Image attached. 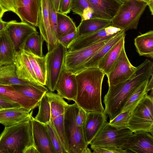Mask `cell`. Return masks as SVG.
<instances>
[{
  "label": "cell",
  "mask_w": 153,
  "mask_h": 153,
  "mask_svg": "<svg viewBox=\"0 0 153 153\" xmlns=\"http://www.w3.org/2000/svg\"><path fill=\"white\" fill-rule=\"evenodd\" d=\"M49 0H41V8L39 13L37 26L40 34L47 43L48 52L53 49L58 43L53 36L49 20Z\"/></svg>",
  "instance_id": "obj_15"
},
{
  "label": "cell",
  "mask_w": 153,
  "mask_h": 153,
  "mask_svg": "<svg viewBox=\"0 0 153 153\" xmlns=\"http://www.w3.org/2000/svg\"><path fill=\"white\" fill-rule=\"evenodd\" d=\"M87 112L79 106V110L76 117V123L78 127L83 128L86 120Z\"/></svg>",
  "instance_id": "obj_45"
},
{
  "label": "cell",
  "mask_w": 153,
  "mask_h": 153,
  "mask_svg": "<svg viewBox=\"0 0 153 153\" xmlns=\"http://www.w3.org/2000/svg\"><path fill=\"white\" fill-rule=\"evenodd\" d=\"M133 132L144 131L153 134V97L148 94L133 109L128 122Z\"/></svg>",
  "instance_id": "obj_6"
},
{
  "label": "cell",
  "mask_w": 153,
  "mask_h": 153,
  "mask_svg": "<svg viewBox=\"0 0 153 153\" xmlns=\"http://www.w3.org/2000/svg\"><path fill=\"white\" fill-rule=\"evenodd\" d=\"M45 94L49 102L51 110V121L57 117L64 114L68 104L58 94L48 91Z\"/></svg>",
  "instance_id": "obj_30"
},
{
  "label": "cell",
  "mask_w": 153,
  "mask_h": 153,
  "mask_svg": "<svg viewBox=\"0 0 153 153\" xmlns=\"http://www.w3.org/2000/svg\"><path fill=\"white\" fill-rule=\"evenodd\" d=\"M25 153H39L35 146H32L28 147L25 150Z\"/></svg>",
  "instance_id": "obj_47"
},
{
  "label": "cell",
  "mask_w": 153,
  "mask_h": 153,
  "mask_svg": "<svg viewBox=\"0 0 153 153\" xmlns=\"http://www.w3.org/2000/svg\"><path fill=\"white\" fill-rule=\"evenodd\" d=\"M111 25V20L94 18L81 21L77 27L79 36L90 34Z\"/></svg>",
  "instance_id": "obj_26"
},
{
  "label": "cell",
  "mask_w": 153,
  "mask_h": 153,
  "mask_svg": "<svg viewBox=\"0 0 153 153\" xmlns=\"http://www.w3.org/2000/svg\"><path fill=\"white\" fill-rule=\"evenodd\" d=\"M0 94L30 112L38 106L39 102L21 93L12 85L0 84Z\"/></svg>",
  "instance_id": "obj_21"
},
{
  "label": "cell",
  "mask_w": 153,
  "mask_h": 153,
  "mask_svg": "<svg viewBox=\"0 0 153 153\" xmlns=\"http://www.w3.org/2000/svg\"><path fill=\"white\" fill-rule=\"evenodd\" d=\"M16 0H0V6L4 12L11 11L16 13Z\"/></svg>",
  "instance_id": "obj_44"
},
{
  "label": "cell",
  "mask_w": 153,
  "mask_h": 153,
  "mask_svg": "<svg viewBox=\"0 0 153 153\" xmlns=\"http://www.w3.org/2000/svg\"><path fill=\"white\" fill-rule=\"evenodd\" d=\"M122 148L127 153H153V135L144 131L133 132Z\"/></svg>",
  "instance_id": "obj_13"
},
{
  "label": "cell",
  "mask_w": 153,
  "mask_h": 153,
  "mask_svg": "<svg viewBox=\"0 0 153 153\" xmlns=\"http://www.w3.org/2000/svg\"><path fill=\"white\" fill-rule=\"evenodd\" d=\"M0 106L3 109L22 108L18 104L11 101L0 94Z\"/></svg>",
  "instance_id": "obj_42"
},
{
  "label": "cell",
  "mask_w": 153,
  "mask_h": 153,
  "mask_svg": "<svg viewBox=\"0 0 153 153\" xmlns=\"http://www.w3.org/2000/svg\"><path fill=\"white\" fill-rule=\"evenodd\" d=\"M137 67L130 62L123 48L111 72L107 76L109 87L116 85L134 77Z\"/></svg>",
  "instance_id": "obj_10"
},
{
  "label": "cell",
  "mask_w": 153,
  "mask_h": 153,
  "mask_svg": "<svg viewBox=\"0 0 153 153\" xmlns=\"http://www.w3.org/2000/svg\"><path fill=\"white\" fill-rule=\"evenodd\" d=\"M71 10L74 14L78 15L80 17L85 11L88 10H93L87 0H74Z\"/></svg>",
  "instance_id": "obj_40"
},
{
  "label": "cell",
  "mask_w": 153,
  "mask_h": 153,
  "mask_svg": "<svg viewBox=\"0 0 153 153\" xmlns=\"http://www.w3.org/2000/svg\"><path fill=\"white\" fill-rule=\"evenodd\" d=\"M125 32L124 30H122L109 40L82 65L78 72L86 68L97 67V65L100 61L117 42L123 37L125 36Z\"/></svg>",
  "instance_id": "obj_24"
},
{
  "label": "cell",
  "mask_w": 153,
  "mask_h": 153,
  "mask_svg": "<svg viewBox=\"0 0 153 153\" xmlns=\"http://www.w3.org/2000/svg\"><path fill=\"white\" fill-rule=\"evenodd\" d=\"M18 78L33 84L41 85L38 82L27 55L20 49L16 51L13 59Z\"/></svg>",
  "instance_id": "obj_16"
},
{
  "label": "cell",
  "mask_w": 153,
  "mask_h": 153,
  "mask_svg": "<svg viewBox=\"0 0 153 153\" xmlns=\"http://www.w3.org/2000/svg\"><path fill=\"white\" fill-rule=\"evenodd\" d=\"M48 10L49 22L52 33L55 38L58 40L57 16L52 0H49Z\"/></svg>",
  "instance_id": "obj_39"
},
{
  "label": "cell",
  "mask_w": 153,
  "mask_h": 153,
  "mask_svg": "<svg viewBox=\"0 0 153 153\" xmlns=\"http://www.w3.org/2000/svg\"><path fill=\"white\" fill-rule=\"evenodd\" d=\"M12 85L21 93L39 102L46 93L48 91L47 88L44 85L33 84Z\"/></svg>",
  "instance_id": "obj_31"
},
{
  "label": "cell",
  "mask_w": 153,
  "mask_h": 153,
  "mask_svg": "<svg viewBox=\"0 0 153 153\" xmlns=\"http://www.w3.org/2000/svg\"><path fill=\"white\" fill-rule=\"evenodd\" d=\"M94 153H127V151L121 148L113 146L90 147Z\"/></svg>",
  "instance_id": "obj_41"
},
{
  "label": "cell",
  "mask_w": 153,
  "mask_h": 153,
  "mask_svg": "<svg viewBox=\"0 0 153 153\" xmlns=\"http://www.w3.org/2000/svg\"><path fill=\"white\" fill-rule=\"evenodd\" d=\"M147 3L140 0H127L120 7L111 20V25L124 30L136 29Z\"/></svg>",
  "instance_id": "obj_5"
},
{
  "label": "cell",
  "mask_w": 153,
  "mask_h": 153,
  "mask_svg": "<svg viewBox=\"0 0 153 153\" xmlns=\"http://www.w3.org/2000/svg\"><path fill=\"white\" fill-rule=\"evenodd\" d=\"M23 50L28 57L38 82L42 85L45 86L47 75L45 56L40 57Z\"/></svg>",
  "instance_id": "obj_29"
},
{
  "label": "cell",
  "mask_w": 153,
  "mask_h": 153,
  "mask_svg": "<svg viewBox=\"0 0 153 153\" xmlns=\"http://www.w3.org/2000/svg\"><path fill=\"white\" fill-rule=\"evenodd\" d=\"M38 111L34 118L38 122L46 124L51 121V110L49 102L45 94L39 101Z\"/></svg>",
  "instance_id": "obj_35"
},
{
  "label": "cell",
  "mask_w": 153,
  "mask_h": 153,
  "mask_svg": "<svg viewBox=\"0 0 153 153\" xmlns=\"http://www.w3.org/2000/svg\"><path fill=\"white\" fill-rule=\"evenodd\" d=\"M79 108L75 102L68 104L64 114V123L68 143L69 153H92L85 141L83 128L78 127L76 123Z\"/></svg>",
  "instance_id": "obj_4"
},
{
  "label": "cell",
  "mask_w": 153,
  "mask_h": 153,
  "mask_svg": "<svg viewBox=\"0 0 153 153\" xmlns=\"http://www.w3.org/2000/svg\"><path fill=\"white\" fill-rule=\"evenodd\" d=\"M106 115L104 111H87L86 120L83 127L84 137L87 145H89L106 122Z\"/></svg>",
  "instance_id": "obj_18"
},
{
  "label": "cell",
  "mask_w": 153,
  "mask_h": 153,
  "mask_svg": "<svg viewBox=\"0 0 153 153\" xmlns=\"http://www.w3.org/2000/svg\"><path fill=\"white\" fill-rule=\"evenodd\" d=\"M151 0H145V1H146L147 2V3H148L149 1H150Z\"/></svg>",
  "instance_id": "obj_54"
},
{
  "label": "cell",
  "mask_w": 153,
  "mask_h": 153,
  "mask_svg": "<svg viewBox=\"0 0 153 153\" xmlns=\"http://www.w3.org/2000/svg\"><path fill=\"white\" fill-rule=\"evenodd\" d=\"M75 74L77 93L75 102L87 111L103 112L101 95L104 73L98 67H92Z\"/></svg>",
  "instance_id": "obj_2"
},
{
  "label": "cell",
  "mask_w": 153,
  "mask_h": 153,
  "mask_svg": "<svg viewBox=\"0 0 153 153\" xmlns=\"http://www.w3.org/2000/svg\"><path fill=\"white\" fill-rule=\"evenodd\" d=\"M64 114L57 117L51 122L66 152L69 153V144L64 127Z\"/></svg>",
  "instance_id": "obj_36"
},
{
  "label": "cell",
  "mask_w": 153,
  "mask_h": 153,
  "mask_svg": "<svg viewBox=\"0 0 153 153\" xmlns=\"http://www.w3.org/2000/svg\"><path fill=\"white\" fill-rule=\"evenodd\" d=\"M142 0V1H145V0Z\"/></svg>",
  "instance_id": "obj_56"
},
{
  "label": "cell",
  "mask_w": 153,
  "mask_h": 153,
  "mask_svg": "<svg viewBox=\"0 0 153 153\" xmlns=\"http://www.w3.org/2000/svg\"><path fill=\"white\" fill-rule=\"evenodd\" d=\"M55 90L63 98L75 102L77 93L76 74L64 69L58 79Z\"/></svg>",
  "instance_id": "obj_17"
},
{
  "label": "cell",
  "mask_w": 153,
  "mask_h": 153,
  "mask_svg": "<svg viewBox=\"0 0 153 153\" xmlns=\"http://www.w3.org/2000/svg\"><path fill=\"white\" fill-rule=\"evenodd\" d=\"M44 40L42 36L38 32L33 33L26 40L22 49L36 56H43L42 47Z\"/></svg>",
  "instance_id": "obj_34"
},
{
  "label": "cell",
  "mask_w": 153,
  "mask_h": 153,
  "mask_svg": "<svg viewBox=\"0 0 153 153\" xmlns=\"http://www.w3.org/2000/svg\"><path fill=\"white\" fill-rule=\"evenodd\" d=\"M14 46L5 29L0 32V65L13 63Z\"/></svg>",
  "instance_id": "obj_25"
},
{
  "label": "cell",
  "mask_w": 153,
  "mask_h": 153,
  "mask_svg": "<svg viewBox=\"0 0 153 153\" xmlns=\"http://www.w3.org/2000/svg\"><path fill=\"white\" fill-rule=\"evenodd\" d=\"M41 0H16V13L22 21L37 27Z\"/></svg>",
  "instance_id": "obj_14"
},
{
  "label": "cell",
  "mask_w": 153,
  "mask_h": 153,
  "mask_svg": "<svg viewBox=\"0 0 153 153\" xmlns=\"http://www.w3.org/2000/svg\"><path fill=\"white\" fill-rule=\"evenodd\" d=\"M147 5L148 6L151 12V15H153V0H151L147 3Z\"/></svg>",
  "instance_id": "obj_51"
},
{
  "label": "cell",
  "mask_w": 153,
  "mask_h": 153,
  "mask_svg": "<svg viewBox=\"0 0 153 153\" xmlns=\"http://www.w3.org/2000/svg\"><path fill=\"white\" fill-rule=\"evenodd\" d=\"M54 8L56 12H59L60 0H52Z\"/></svg>",
  "instance_id": "obj_48"
},
{
  "label": "cell",
  "mask_w": 153,
  "mask_h": 153,
  "mask_svg": "<svg viewBox=\"0 0 153 153\" xmlns=\"http://www.w3.org/2000/svg\"><path fill=\"white\" fill-rule=\"evenodd\" d=\"M134 107L120 113L112 120H109V124L112 127L118 130L129 128L128 125L129 120Z\"/></svg>",
  "instance_id": "obj_37"
},
{
  "label": "cell",
  "mask_w": 153,
  "mask_h": 153,
  "mask_svg": "<svg viewBox=\"0 0 153 153\" xmlns=\"http://www.w3.org/2000/svg\"><path fill=\"white\" fill-rule=\"evenodd\" d=\"M110 39L74 51H67L65 58V69L72 73L77 74L82 65Z\"/></svg>",
  "instance_id": "obj_9"
},
{
  "label": "cell",
  "mask_w": 153,
  "mask_h": 153,
  "mask_svg": "<svg viewBox=\"0 0 153 153\" xmlns=\"http://www.w3.org/2000/svg\"><path fill=\"white\" fill-rule=\"evenodd\" d=\"M5 30L14 46L16 51L22 49L28 37L38 32L34 27L26 22H18L16 20L8 22Z\"/></svg>",
  "instance_id": "obj_12"
},
{
  "label": "cell",
  "mask_w": 153,
  "mask_h": 153,
  "mask_svg": "<svg viewBox=\"0 0 153 153\" xmlns=\"http://www.w3.org/2000/svg\"><path fill=\"white\" fill-rule=\"evenodd\" d=\"M54 153H65L51 121L46 124Z\"/></svg>",
  "instance_id": "obj_38"
},
{
  "label": "cell",
  "mask_w": 153,
  "mask_h": 153,
  "mask_svg": "<svg viewBox=\"0 0 153 153\" xmlns=\"http://www.w3.org/2000/svg\"><path fill=\"white\" fill-rule=\"evenodd\" d=\"M149 80L144 82L133 91L126 101L120 113L134 107L147 95Z\"/></svg>",
  "instance_id": "obj_32"
},
{
  "label": "cell",
  "mask_w": 153,
  "mask_h": 153,
  "mask_svg": "<svg viewBox=\"0 0 153 153\" xmlns=\"http://www.w3.org/2000/svg\"><path fill=\"white\" fill-rule=\"evenodd\" d=\"M56 14L58 40L77 30L75 23L69 16L59 12Z\"/></svg>",
  "instance_id": "obj_33"
},
{
  "label": "cell",
  "mask_w": 153,
  "mask_h": 153,
  "mask_svg": "<svg viewBox=\"0 0 153 153\" xmlns=\"http://www.w3.org/2000/svg\"><path fill=\"white\" fill-rule=\"evenodd\" d=\"M133 133L132 131L129 128L118 130L106 122L89 144L90 147L113 146L122 148L126 140Z\"/></svg>",
  "instance_id": "obj_8"
},
{
  "label": "cell",
  "mask_w": 153,
  "mask_h": 153,
  "mask_svg": "<svg viewBox=\"0 0 153 153\" xmlns=\"http://www.w3.org/2000/svg\"><path fill=\"white\" fill-rule=\"evenodd\" d=\"M18 124L5 127L0 135V153H25L34 146L31 117Z\"/></svg>",
  "instance_id": "obj_3"
},
{
  "label": "cell",
  "mask_w": 153,
  "mask_h": 153,
  "mask_svg": "<svg viewBox=\"0 0 153 153\" xmlns=\"http://www.w3.org/2000/svg\"><path fill=\"white\" fill-rule=\"evenodd\" d=\"M91 6L95 18L111 20L123 3L120 0H87Z\"/></svg>",
  "instance_id": "obj_20"
},
{
  "label": "cell",
  "mask_w": 153,
  "mask_h": 153,
  "mask_svg": "<svg viewBox=\"0 0 153 153\" xmlns=\"http://www.w3.org/2000/svg\"><path fill=\"white\" fill-rule=\"evenodd\" d=\"M79 36L77 30L58 39V42L65 47L67 48L71 42Z\"/></svg>",
  "instance_id": "obj_43"
},
{
  "label": "cell",
  "mask_w": 153,
  "mask_h": 153,
  "mask_svg": "<svg viewBox=\"0 0 153 153\" xmlns=\"http://www.w3.org/2000/svg\"><path fill=\"white\" fill-rule=\"evenodd\" d=\"M5 13L1 6H0V18H2L4 13Z\"/></svg>",
  "instance_id": "obj_52"
},
{
  "label": "cell",
  "mask_w": 153,
  "mask_h": 153,
  "mask_svg": "<svg viewBox=\"0 0 153 153\" xmlns=\"http://www.w3.org/2000/svg\"><path fill=\"white\" fill-rule=\"evenodd\" d=\"M153 75L152 76L151 78L150 81L149 80L148 85V90L149 91L153 90Z\"/></svg>",
  "instance_id": "obj_50"
},
{
  "label": "cell",
  "mask_w": 153,
  "mask_h": 153,
  "mask_svg": "<svg viewBox=\"0 0 153 153\" xmlns=\"http://www.w3.org/2000/svg\"><path fill=\"white\" fill-rule=\"evenodd\" d=\"M3 108H2L1 106H0V110L3 109Z\"/></svg>",
  "instance_id": "obj_55"
},
{
  "label": "cell",
  "mask_w": 153,
  "mask_h": 153,
  "mask_svg": "<svg viewBox=\"0 0 153 153\" xmlns=\"http://www.w3.org/2000/svg\"><path fill=\"white\" fill-rule=\"evenodd\" d=\"M124 36L117 42L100 61L97 67L108 76L117 60L121 51L125 46Z\"/></svg>",
  "instance_id": "obj_23"
},
{
  "label": "cell",
  "mask_w": 153,
  "mask_h": 153,
  "mask_svg": "<svg viewBox=\"0 0 153 153\" xmlns=\"http://www.w3.org/2000/svg\"><path fill=\"white\" fill-rule=\"evenodd\" d=\"M121 2H122L123 3L127 1V0H120Z\"/></svg>",
  "instance_id": "obj_53"
},
{
  "label": "cell",
  "mask_w": 153,
  "mask_h": 153,
  "mask_svg": "<svg viewBox=\"0 0 153 153\" xmlns=\"http://www.w3.org/2000/svg\"><path fill=\"white\" fill-rule=\"evenodd\" d=\"M0 84L16 85L33 83L18 78L15 65L13 63L0 65Z\"/></svg>",
  "instance_id": "obj_28"
},
{
  "label": "cell",
  "mask_w": 153,
  "mask_h": 153,
  "mask_svg": "<svg viewBox=\"0 0 153 153\" xmlns=\"http://www.w3.org/2000/svg\"><path fill=\"white\" fill-rule=\"evenodd\" d=\"M7 23V22L3 21L2 18H0V32L5 29Z\"/></svg>",
  "instance_id": "obj_49"
},
{
  "label": "cell",
  "mask_w": 153,
  "mask_h": 153,
  "mask_svg": "<svg viewBox=\"0 0 153 153\" xmlns=\"http://www.w3.org/2000/svg\"><path fill=\"white\" fill-rule=\"evenodd\" d=\"M34 146L39 153H54L46 124L37 120L32 116Z\"/></svg>",
  "instance_id": "obj_19"
},
{
  "label": "cell",
  "mask_w": 153,
  "mask_h": 153,
  "mask_svg": "<svg viewBox=\"0 0 153 153\" xmlns=\"http://www.w3.org/2000/svg\"><path fill=\"white\" fill-rule=\"evenodd\" d=\"M73 0H60L59 12L66 15L70 13Z\"/></svg>",
  "instance_id": "obj_46"
},
{
  "label": "cell",
  "mask_w": 153,
  "mask_h": 153,
  "mask_svg": "<svg viewBox=\"0 0 153 153\" xmlns=\"http://www.w3.org/2000/svg\"><path fill=\"white\" fill-rule=\"evenodd\" d=\"M137 51L139 55L153 58V31L138 36L134 40Z\"/></svg>",
  "instance_id": "obj_27"
},
{
  "label": "cell",
  "mask_w": 153,
  "mask_h": 153,
  "mask_svg": "<svg viewBox=\"0 0 153 153\" xmlns=\"http://www.w3.org/2000/svg\"><path fill=\"white\" fill-rule=\"evenodd\" d=\"M153 63L146 59L137 67L136 74L133 78L109 87L104 97V111L110 120L119 114L126 101L133 91L145 81L149 80L153 75Z\"/></svg>",
  "instance_id": "obj_1"
},
{
  "label": "cell",
  "mask_w": 153,
  "mask_h": 153,
  "mask_svg": "<svg viewBox=\"0 0 153 153\" xmlns=\"http://www.w3.org/2000/svg\"><path fill=\"white\" fill-rule=\"evenodd\" d=\"M68 49L58 42L56 47L45 56L47 71L45 86L54 92L58 79L65 69V60Z\"/></svg>",
  "instance_id": "obj_7"
},
{
  "label": "cell",
  "mask_w": 153,
  "mask_h": 153,
  "mask_svg": "<svg viewBox=\"0 0 153 153\" xmlns=\"http://www.w3.org/2000/svg\"><path fill=\"white\" fill-rule=\"evenodd\" d=\"M122 30L111 25L94 32L78 36L69 44L68 51H73L111 38Z\"/></svg>",
  "instance_id": "obj_11"
},
{
  "label": "cell",
  "mask_w": 153,
  "mask_h": 153,
  "mask_svg": "<svg viewBox=\"0 0 153 153\" xmlns=\"http://www.w3.org/2000/svg\"><path fill=\"white\" fill-rule=\"evenodd\" d=\"M32 112L22 108L3 109L0 110V123L5 127L18 124L29 119Z\"/></svg>",
  "instance_id": "obj_22"
}]
</instances>
